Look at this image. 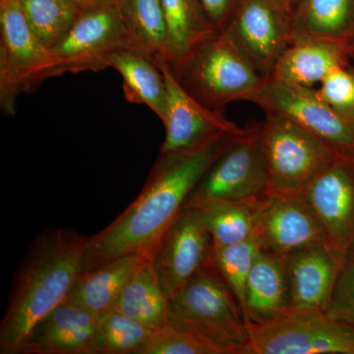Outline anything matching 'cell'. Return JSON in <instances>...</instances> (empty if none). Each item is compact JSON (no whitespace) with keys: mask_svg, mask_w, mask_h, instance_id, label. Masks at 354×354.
<instances>
[{"mask_svg":"<svg viewBox=\"0 0 354 354\" xmlns=\"http://www.w3.org/2000/svg\"><path fill=\"white\" fill-rule=\"evenodd\" d=\"M167 88L165 137L160 153L179 152L207 145L228 134L243 131L223 111L204 106L186 91L167 64L160 65Z\"/></svg>","mask_w":354,"mask_h":354,"instance_id":"5bb4252c","label":"cell"},{"mask_svg":"<svg viewBox=\"0 0 354 354\" xmlns=\"http://www.w3.org/2000/svg\"><path fill=\"white\" fill-rule=\"evenodd\" d=\"M99 317L65 301L39 321L20 354H95Z\"/></svg>","mask_w":354,"mask_h":354,"instance_id":"e0dca14e","label":"cell"},{"mask_svg":"<svg viewBox=\"0 0 354 354\" xmlns=\"http://www.w3.org/2000/svg\"><path fill=\"white\" fill-rule=\"evenodd\" d=\"M241 133L190 150L160 153L138 197L108 227L88 237L82 272L123 256L152 261L191 193Z\"/></svg>","mask_w":354,"mask_h":354,"instance_id":"6da1fadb","label":"cell"},{"mask_svg":"<svg viewBox=\"0 0 354 354\" xmlns=\"http://www.w3.org/2000/svg\"><path fill=\"white\" fill-rule=\"evenodd\" d=\"M301 195L328 241L346 256L354 248V150L339 151Z\"/></svg>","mask_w":354,"mask_h":354,"instance_id":"7c38bea8","label":"cell"},{"mask_svg":"<svg viewBox=\"0 0 354 354\" xmlns=\"http://www.w3.org/2000/svg\"><path fill=\"white\" fill-rule=\"evenodd\" d=\"M130 46L158 67L171 66V44L160 0H116Z\"/></svg>","mask_w":354,"mask_h":354,"instance_id":"44dd1931","label":"cell"},{"mask_svg":"<svg viewBox=\"0 0 354 354\" xmlns=\"http://www.w3.org/2000/svg\"><path fill=\"white\" fill-rule=\"evenodd\" d=\"M317 94L335 113L354 124V72L339 67L320 83Z\"/></svg>","mask_w":354,"mask_h":354,"instance_id":"4dcf8cb0","label":"cell"},{"mask_svg":"<svg viewBox=\"0 0 354 354\" xmlns=\"http://www.w3.org/2000/svg\"><path fill=\"white\" fill-rule=\"evenodd\" d=\"M264 79L227 32H218L198 50L178 80L204 106L223 111L230 102H249Z\"/></svg>","mask_w":354,"mask_h":354,"instance_id":"8992f818","label":"cell"},{"mask_svg":"<svg viewBox=\"0 0 354 354\" xmlns=\"http://www.w3.org/2000/svg\"><path fill=\"white\" fill-rule=\"evenodd\" d=\"M327 313L354 330V248L344 257Z\"/></svg>","mask_w":354,"mask_h":354,"instance_id":"1f68e13d","label":"cell"},{"mask_svg":"<svg viewBox=\"0 0 354 354\" xmlns=\"http://www.w3.org/2000/svg\"><path fill=\"white\" fill-rule=\"evenodd\" d=\"M156 330L116 310L99 317L95 354H141Z\"/></svg>","mask_w":354,"mask_h":354,"instance_id":"4316f807","label":"cell"},{"mask_svg":"<svg viewBox=\"0 0 354 354\" xmlns=\"http://www.w3.org/2000/svg\"><path fill=\"white\" fill-rule=\"evenodd\" d=\"M169 44L171 69L181 76L198 50L218 32L211 25L198 0H160Z\"/></svg>","mask_w":354,"mask_h":354,"instance_id":"7402d4cb","label":"cell"},{"mask_svg":"<svg viewBox=\"0 0 354 354\" xmlns=\"http://www.w3.org/2000/svg\"><path fill=\"white\" fill-rule=\"evenodd\" d=\"M209 23L218 32H225L245 0H198Z\"/></svg>","mask_w":354,"mask_h":354,"instance_id":"d6a6232c","label":"cell"},{"mask_svg":"<svg viewBox=\"0 0 354 354\" xmlns=\"http://www.w3.org/2000/svg\"><path fill=\"white\" fill-rule=\"evenodd\" d=\"M26 20L39 41L53 48L78 17L67 0H21Z\"/></svg>","mask_w":354,"mask_h":354,"instance_id":"83f0119b","label":"cell"},{"mask_svg":"<svg viewBox=\"0 0 354 354\" xmlns=\"http://www.w3.org/2000/svg\"><path fill=\"white\" fill-rule=\"evenodd\" d=\"M245 307L250 326L290 315V288L283 257L261 249L247 279Z\"/></svg>","mask_w":354,"mask_h":354,"instance_id":"ac0fdd59","label":"cell"},{"mask_svg":"<svg viewBox=\"0 0 354 354\" xmlns=\"http://www.w3.org/2000/svg\"><path fill=\"white\" fill-rule=\"evenodd\" d=\"M147 260L139 255L123 256L93 271L81 272L66 301L97 317L104 315L114 308L128 279Z\"/></svg>","mask_w":354,"mask_h":354,"instance_id":"ffe728a7","label":"cell"},{"mask_svg":"<svg viewBox=\"0 0 354 354\" xmlns=\"http://www.w3.org/2000/svg\"><path fill=\"white\" fill-rule=\"evenodd\" d=\"M344 257L328 241L283 257L290 314L327 312Z\"/></svg>","mask_w":354,"mask_h":354,"instance_id":"2e32d148","label":"cell"},{"mask_svg":"<svg viewBox=\"0 0 354 354\" xmlns=\"http://www.w3.org/2000/svg\"><path fill=\"white\" fill-rule=\"evenodd\" d=\"M292 41L318 39L346 44L354 28V0H297Z\"/></svg>","mask_w":354,"mask_h":354,"instance_id":"cb8c5ba5","label":"cell"},{"mask_svg":"<svg viewBox=\"0 0 354 354\" xmlns=\"http://www.w3.org/2000/svg\"><path fill=\"white\" fill-rule=\"evenodd\" d=\"M242 354H354V330L327 312L292 313L251 325Z\"/></svg>","mask_w":354,"mask_h":354,"instance_id":"52a82bcc","label":"cell"},{"mask_svg":"<svg viewBox=\"0 0 354 354\" xmlns=\"http://www.w3.org/2000/svg\"><path fill=\"white\" fill-rule=\"evenodd\" d=\"M79 13L115 3L116 0H67Z\"/></svg>","mask_w":354,"mask_h":354,"instance_id":"836d02e7","label":"cell"},{"mask_svg":"<svg viewBox=\"0 0 354 354\" xmlns=\"http://www.w3.org/2000/svg\"><path fill=\"white\" fill-rule=\"evenodd\" d=\"M292 4L286 0H245L225 30L261 76H272L292 44Z\"/></svg>","mask_w":354,"mask_h":354,"instance_id":"9c48e42d","label":"cell"},{"mask_svg":"<svg viewBox=\"0 0 354 354\" xmlns=\"http://www.w3.org/2000/svg\"><path fill=\"white\" fill-rule=\"evenodd\" d=\"M271 189L259 124L245 128L207 171L187 201H244Z\"/></svg>","mask_w":354,"mask_h":354,"instance_id":"ba28073f","label":"cell"},{"mask_svg":"<svg viewBox=\"0 0 354 354\" xmlns=\"http://www.w3.org/2000/svg\"><path fill=\"white\" fill-rule=\"evenodd\" d=\"M344 46H346V55L348 58V68L354 72V28Z\"/></svg>","mask_w":354,"mask_h":354,"instance_id":"e575fe53","label":"cell"},{"mask_svg":"<svg viewBox=\"0 0 354 354\" xmlns=\"http://www.w3.org/2000/svg\"><path fill=\"white\" fill-rule=\"evenodd\" d=\"M214 241L196 207L186 203L158 244L152 263L167 299L213 258Z\"/></svg>","mask_w":354,"mask_h":354,"instance_id":"4fadbf2b","label":"cell"},{"mask_svg":"<svg viewBox=\"0 0 354 354\" xmlns=\"http://www.w3.org/2000/svg\"><path fill=\"white\" fill-rule=\"evenodd\" d=\"M169 323L206 342L218 354H242L250 326L213 258L169 300Z\"/></svg>","mask_w":354,"mask_h":354,"instance_id":"3957f363","label":"cell"},{"mask_svg":"<svg viewBox=\"0 0 354 354\" xmlns=\"http://www.w3.org/2000/svg\"><path fill=\"white\" fill-rule=\"evenodd\" d=\"M109 66L123 80L125 99L145 104L164 120L167 108V88L164 73L155 62L133 48H122L109 57Z\"/></svg>","mask_w":354,"mask_h":354,"instance_id":"603a6c76","label":"cell"},{"mask_svg":"<svg viewBox=\"0 0 354 354\" xmlns=\"http://www.w3.org/2000/svg\"><path fill=\"white\" fill-rule=\"evenodd\" d=\"M259 129L270 188L283 194L301 195L339 152L313 133L277 114H266Z\"/></svg>","mask_w":354,"mask_h":354,"instance_id":"277c9868","label":"cell"},{"mask_svg":"<svg viewBox=\"0 0 354 354\" xmlns=\"http://www.w3.org/2000/svg\"><path fill=\"white\" fill-rule=\"evenodd\" d=\"M113 309L151 329L169 325V299L152 261H145L128 279Z\"/></svg>","mask_w":354,"mask_h":354,"instance_id":"d4e9b609","label":"cell"},{"mask_svg":"<svg viewBox=\"0 0 354 354\" xmlns=\"http://www.w3.org/2000/svg\"><path fill=\"white\" fill-rule=\"evenodd\" d=\"M249 102L283 116L339 151L354 150V124L335 113L313 88L267 77Z\"/></svg>","mask_w":354,"mask_h":354,"instance_id":"8fae6325","label":"cell"},{"mask_svg":"<svg viewBox=\"0 0 354 354\" xmlns=\"http://www.w3.org/2000/svg\"><path fill=\"white\" fill-rule=\"evenodd\" d=\"M58 76L50 48L34 34L26 20L21 0H0V106L15 113L16 100L35 90L46 79Z\"/></svg>","mask_w":354,"mask_h":354,"instance_id":"5b68a950","label":"cell"},{"mask_svg":"<svg viewBox=\"0 0 354 354\" xmlns=\"http://www.w3.org/2000/svg\"><path fill=\"white\" fill-rule=\"evenodd\" d=\"M141 354H218L206 342L171 323L156 330Z\"/></svg>","mask_w":354,"mask_h":354,"instance_id":"f546056e","label":"cell"},{"mask_svg":"<svg viewBox=\"0 0 354 354\" xmlns=\"http://www.w3.org/2000/svg\"><path fill=\"white\" fill-rule=\"evenodd\" d=\"M88 237L71 227L46 228L23 256L0 324V353L20 354L30 333L66 301L82 272Z\"/></svg>","mask_w":354,"mask_h":354,"instance_id":"7a4b0ae2","label":"cell"},{"mask_svg":"<svg viewBox=\"0 0 354 354\" xmlns=\"http://www.w3.org/2000/svg\"><path fill=\"white\" fill-rule=\"evenodd\" d=\"M260 251L261 245L255 236L232 245L214 247L213 251L214 262L236 298L248 325L245 307L247 279Z\"/></svg>","mask_w":354,"mask_h":354,"instance_id":"f1b7e54d","label":"cell"},{"mask_svg":"<svg viewBox=\"0 0 354 354\" xmlns=\"http://www.w3.org/2000/svg\"><path fill=\"white\" fill-rule=\"evenodd\" d=\"M339 67H348L344 44L327 39H298L286 48L270 77L313 88Z\"/></svg>","mask_w":354,"mask_h":354,"instance_id":"d6986e66","label":"cell"},{"mask_svg":"<svg viewBox=\"0 0 354 354\" xmlns=\"http://www.w3.org/2000/svg\"><path fill=\"white\" fill-rule=\"evenodd\" d=\"M131 48L116 3L91 9L78 17L53 48L58 75L109 68L115 51Z\"/></svg>","mask_w":354,"mask_h":354,"instance_id":"30bf717a","label":"cell"},{"mask_svg":"<svg viewBox=\"0 0 354 354\" xmlns=\"http://www.w3.org/2000/svg\"><path fill=\"white\" fill-rule=\"evenodd\" d=\"M254 236L262 250L281 257L328 241L322 223L302 195L272 189L263 200Z\"/></svg>","mask_w":354,"mask_h":354,"instance_id":"9a60e30c","label":"cell"},{"mask_svg":"<svg viewBox=\"0 0 354 354\" xmlns=\"http://www.w3.org/2000/svg\"><path fill=\"white\" fill-rule=\"evenodd\" d=\"M286 1L290 2V3L292 4L293 6V3H295V2H297V0H286Z\"/></svg>","mask_w":354,"mask_h":354,"instance_id":"d590c367","label":"cell"},{"mask_svg":"<svg viewBox=\"0 0 354 354\" xmlns=\"http://www.w3.org/2000/svg\"><path fill=\"white\" fill-rule=\"evenodd\" d=\"M266 194L244 201L208 200L186 203L200 209L213 237L214 247H221L245 241L254 236Z\"/></svg>","mask_w":354,"mask_h":354,"instance_id":"484cf974","label":"cell"}]
</instances>
